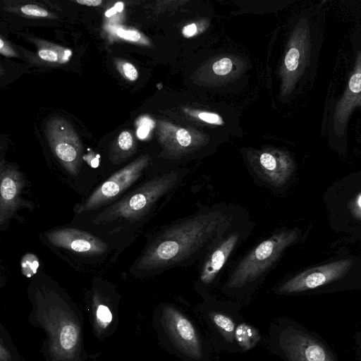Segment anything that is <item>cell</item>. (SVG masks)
Segmentation results:
<instances>
[{"instance_id": "6da1fadb", "label": "cell", "mask_w": 361, "mask_h": 361, "mask_svg": "<svg viewBox=\"0 0 361 361\" xmlns=\"http://www.w3.org/2000/svg\"><path fill=\"white\" fill-rule=\"evenodd\" d=\"M243 219L240 212L226 204L206 207L182 218L154 235L134 269L153 274L203 259Z\"/></svg>"}, {"instance_id": "7a4b0ae2", "label": "cell", "mask_w": 361, "mask_h": 361, "mask_svg": "<svg viewBox=\"0 0 361 361\" xmlns=\"http://www.w3.org/2000/svg\"><path fill=\"white\" fill-rule=\"evenodd\" d=\"M185 172L171 171L154 177L128 195L105 207L92 220L95 225L118 226L137 223L146 217L157 203L176 189L185 178Z\"/></svg>"}, {"instance_id": "3957f363", "label": "cell", "mask_w": 361, "mask_h": 361, "mask_svg": "<svg viewBox=\"0 0 361 361\" xmlns=\"http://www.w3.org/2000/svg\"><path fill=\"white\" fill-rule=\"evenodd\" d=\"M298 237L296 229L274 232L246 254L233 267L225 287L231 290L252 285L273 268L285 250Z\"/></svg>"}, {"instance_id": "277c9868", "label": "cell", "mask_w": 361, "mask_h": 361, "mask_svg": "<svg viewBox=\"0 0 361 361\" xmlns=\"http://www.w3.org/2000/svg\"><path fill=\"white\" fill-rule=\"evenodd\" d=\"M149 157L142 156L111 175L82 202L75 205L77 214L93 211L110 205L141 176L149 164Z\"/></svg>"}, {"instance_id": "5b68a950", "label": "cell", "mask_w": 361, "mask_h": 361, "mask_svg": "<svg viewBox=\"0 0 361 361\" xmlns=\"http://www.w3.org/2000/svg\"><path fill=\"white\" fill-rule=\"evenodd\" d=\"M251 223L245 218L236 224L202 259L198 282L209 286L219 276L228 259L251 233Z\"/></svg>"}, {"instance_id": "8992f818", "label": "cell", "mask_w": 361, "mask_h": 361, "mask_svg": "<svg viewBox=\"0 0 361 361\" xmlns=\"http://www.w3.org/2000/svg\"><path fill=\"white\" fill-rule=\"evenodd\" d=\"M26 179L16 166L1 162L0 169V228L5 230L10 221L23 209L32 211L34 204L23 197Z\"/></svg>"}, {"instance_id": "52a82bcc", "label": "cell", "mask_w": 361, "mask_h": 361, "mask_svg": "<svg viewBox=\"0 0 361 361\" xmlns=\"http://www.w3.org/2000/svg\"><path fill=\"white\" fill-rule=\"evenodd\" d=\"M47 137L55 156L72 176H77L82 165V149L80 141L71 124L60 118L47 124Z\"/></svg>"}, {"instance_id": "ba28073f", "label": "cell", "mask_w": 361, "mask_h": 361, "mask_svg": "<svg viewBox=\"0 0 361 361\" xmlns=\"http://www.w3.org/2000/svg\"><path fill=\"white\" fill-rule=\"evenodd\" d=\"M47 242L51 245L80 257L102 255L108 250L107 244L97 236L75 228L61 227L47 231Z\"/></svg>"}, {"instance_id": "9c48e42d", "label": "cell", "mask_w": 361, "mask_h": 361, "mask_svg": "<svg viewBox=\"0 0 361 361\" xmlns=\"http://www.w3.org/2000/svg\"><path fill=\"white\" fill-rule=\"evenodd\" d=\"M352 264V259H346L308 269L281 284L276 292L293 293L317 288L342 277Z\"/></svg>"}, {"instance_id": "30bf717a", "label": "cell", "mask_w": 361, "mask_h": 361, "mask_svg": "<svg viewBox=\"0 0 361 361\" xmlns=\"http://www.w3.org/2000/svg\"><path fill=\"white\" fill-rule=\"evenodd\" d=\"M164 318L166 327L177 348L187 356L200 359L202 355L201 343L190 321L172 307H166Z\"/></svg>"}, {"instance_id": "8fae6325", "label": "cell", "mask_w": 361, "mask_h": 361, "mask_svg": "<svg viewBox=\"0 0 361 361\" xmlns=\"http://www.w3.org/2000/svg\"><path fill=\"white\" fill-rule=\"evenodd\" d=\"M293 169V164L287 155H274L268 152H262L253 165L255 178L269 188H280L287 183Z\"/></svg>"}, {"instance_id": "7c38bea8", "label": "cell", "mask_w": 361, "mask_h": 361, "mask_svg": "<svg viewBox=\"0 0 361 361\" xmlns=\"http://www.w3.org/2000/svg\"><path fill=\"white\" fill-rule=\"evenodd\" d=\"M281 345L290 361H334L321 344L301 331L286 330Z\"/></svg>"}, {"instance_id": "4fadbf2b", "label": "cell", "mask_w": 361, "mask_h": 361, "mask_svg": "<svg viewBox=\"0 0 361 361\" xmlns=\"http://www.w3.org/2000/svg\"><path fill=\"white\" fill-rule=\"evenodd\" d=\"M234 338L243 350H248L258 342L259 335L254 327L242 323L235 328Z\"/></svg>"}, {"instance_id": "5bb4252c", "label": "cell", "mask_w": 361, "mask_h": 361, "mask_svg": "<svg viewBox=\"0 0 361 361\" xmlns=\"http://www.w3.org/2000/svg\"><path fill=\"white\" fill-rule=\"evenodd\" d=\"M212 321L223 334L225 339L233 342L235 332V325L232 319L221 313L214 312L212 315Z\"/></svg>"}, {"instance_id": "9a60e30c", "label": "cell", "mask_w": 361, "mask_h": 361, "mask_svg": "<svg viewBox=\"0 0 361 361\" xmlns=\"http://www.w3.org/2000/svg\"><path fill=\"white\" fill-rule=\"evenodd\" d=\"M78 333L74 326H65L61 333L60 341L61 346L66 350L72 348L76 343Z\"/></svg>"}, {"instance_id": "2e32d148", "label": "cell", "mask_w": 361, "mask_h": 361, "mask_svg": "<svg viewBox=\"0 0 361 361\" xmlns=\"http://www.w3.org/2000/svg\"><path fill=\"white\" fill-rule=\"evenodd\" d=\"M300 59V50L295 47H291L287 52L284 59L286 69L290 72L296 71L299 66Z\"/></svg>"}, {"instance_id": "e0dca14e", "label": "cell", "mask_w": 361, "mask_h": 361, "mask_svg": "<svg viewBox=\"0 0 361 361\" xmlns=\"http://www.w3.org/2000/svg\"><path fill=\"white\" fill-rule=\"evenodd\" d=\"M118 147L124 152V154H130L133 148V139L130 132L125 130L120 133L118 137Z\"/></svg>"}, {"instance_id": "ac0fdd59", "label": "cell", "mask_w": 361, "mask_h": 361, "mask_svg": "<svg viewBox=\"0 0 361 361\" xmlns=\"http://www.w3.org/2000/svg\"><path fill=\"white\" fill-rule=\"evenodd\" d=\"M116 35L127 41L145 43L142 34L136 30L118 29Z\"/></svg>"}, {"instance_id": "d6986e66", "label": "cell", "mask_w": 361, "mask_h": 361, "mask_svg": "<svg viewBox=\"0 0 361 361\" xmlns=\"http://www.w3.org/2000/svg\"><path fill=\"white\" fill-rule=\"evenodd\" d=\"M118 67L123 77L128 80L135 81L137 79L138 72L136 68L130 62L122 61Z\"/></svg>"}, {"instance_id": "ffe728a7", "label": "cell", "mask_w": 361, "mask_h": 361, "mask_svg": "<svg viewBox=\"0 0 361 361\" xmlns=\"http://www.w3.org/2000/svg\"><path fill=\"white\" fill-rule=\"evenodd\" d=\"M232 61L228 58H223L216 61L212 66L214 72L219 75H226L232 69Z\"/></svg>"}, {"instance_id": "44dd1931", "label": "cell", "mask_w": 361, "mask_h": 361, "mask_svg": "<svg viewBox=\"0 0 361 361\" xmlns=\"http://www.w3.org/2000/svg\"><path fill=\"white\" fill-rule=\"evenodd\" d=\"M23 13L35 17H47L49 16L47 11L45 9L33 4H27L23 6L20 8Z\"/></svg>"}, {"instance_id": "7402d4cb", "label": "cell", "mask_w": 361, "mask_h": 361, "mask_svg": "<svg viewBox=\"0 0 361 361\" xmlns=\"http://www.w3.org/2000/svg\"><path fill=\"white\" fill-rule=\"evenodd\" d=\"M152 126L153 122L150 119L146 118L141 119L137 130V137L140 139L145 138Z\"/></svg>"}, {"instance_id": "603a6c76", "label": "cell", "mask_w": 361, "mask_h": 361, "mask_svg": "<svg viewBox=\"0 0 361 361\" xmlns=\"http://www.w3.org/2000/svg\"><path fill=\"white\" fill-rule=\"evenodd\" d=\"M40 59L48 62H57L59 61V54L51 49H40L38 51Z\"/></svg>"}, {"instance_id": "cb8c5ba5", "label": "cell", "mask_w": 361, "mask_h": 361, "mask_svg": "<svg viewBox=\"0 0 361 361\" xmlns=\"http://www.w3.org/2000/svg\"><path fill=\"white\" fill-rule=\"evenodd\" d=\"M176 140L182 148H186L189 147L192 142L190 134L183 128H180L177 131Z\"/></svg>"}, {"instance_id": "d4e9b609", "label": "cell", "mask_w": 361, "mask_h": 361, "mask_svg": "<svg viewBox=\"0 0 361 361\" xmlns=\"http://www.w3.org/2000/svg\"><path fill=\"white\" fill-rule=\"evenodd\" d=\"M198 117L202 121L209 123L221 124L223 123L221 117L216 114L201 112L198 114Z\"/></svg>"}, {"instance_id": "484cf974", "label": "cell", "mask_w": 361, "mask_h": 361, "mask_svg": "<svg viewBox=\"0 0 361 361\" xmlns=\"http://www.w3.org/2000/svg\"><path fill=\"white\" fill-rule=\"evenodd\" d=\"M97 315L99 319L106 323H109L112 319V315L110 310L107 307L104 305L99 306Z\"/></svg>"}, {"instance_id": "4316f807", "label": "cell", "mask_w": 361, "mask_h": 361, "mask_svg": "<svg viewBox=\"0 0 361 361\" xmlns=\"http://www.w3.org/2000/svg\"><path fill=\"white\" fill-rule=\"evenodd\" d=\"M352 210L354 216L361 220V193H360L352 204Z\"/></svg>"}, {"instance_id": "83f0119b", "label": "cell", "mask_w": 361, "mask_h": 361, "mask_svg": "<svg viewBox=\"0 0 361 361\" xmlns=\"http://www.w3.org/2000/svg\"><path fill=\"white\" fill-rule=\"evenodd\" d=\"M0 52L6 56H16L14 51L1 38L0 39Z\"/></svg>"}, {"instance_id": "f1b7e54d", "label": "cell", "mask_w": 361, "mask_h": 361, "mask_svg": "<svg viewBox=\"0 0 361 361\" xmlns=\"http://www.w3.org/2000/svg\"><path fill=\"white\" fill-rule=\"evenodd\" d=\"M197 32V26L195 23H191L183 28V34L185 37H190Z\"/></svg>"}, {"instance_id": "f546056e", "label": "cell", "mask_w": 361, "mask_h": 361, "mask_svg": "<svg viewBox=\"0 0 361 361\" xmlns=\"http://www.w3.org/2000/svg\"><path fill=\"white\" fill-rule=\"evenodd\" d=\"M123 8V4L122 2H118L115 4L114 7L108 10L105 15L107 17H110L113 14H115L116 12H121Z\"/></svg>"}, {"instance_id": "4dcf8cb0", "label": "cell", "mask_w": 361, "mask_h": 361, "mask_svg": "<svg viewBox=\"0 0 361 361\" xmlns=\"http://www.w3.org/2000/svg\"><path fill=\"white\" fill-rule=\"evenodd\" d=\"M75 1L87 6H97L102 3V0H76Z\"/></svg>"}]
</instances>
